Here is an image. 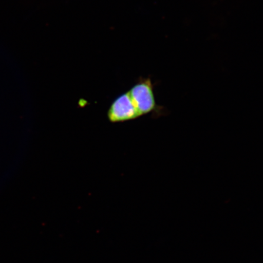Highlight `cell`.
<instances>
[{"mask_svg": "<svg viewBox=\"0 0 263 263\" xmlns=\"http://www.w3.org/2000/svg\"><path fill=\"white\" fill-rule=\"evenodd\" d=\"M154 88L150 78H140L129 91L141 116L151 114L156 118L166 116L167 113L165 107L157 104Z\"/></svg>", "mask_w": 263, "mask_h": 263, "instance_id": "cell-1", "label": "cell"}, {"mask_svg": "<svg viewBox=\"0 0 263 263\" xmlns=\"http://www.w3.org/2000/svg\"><path fill=\"white\" fill-rule=\"evenodd\" d=\"M107 118L112 123H123L141 117L129 91L115 99L107 110Z\"/></svg>", "mask_w": 263, "mask_h": 263, "instance_id": "cell-2", "label": "cell"}]
</instances>
